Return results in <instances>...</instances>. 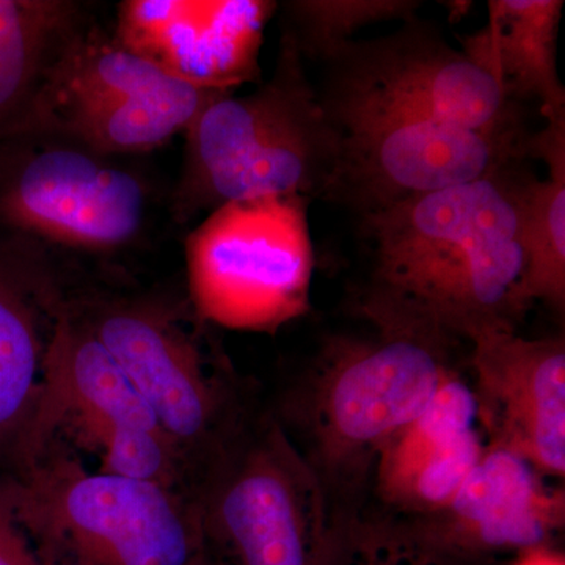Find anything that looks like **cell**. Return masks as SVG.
I'll return each instance as SVG.
<instances>
[{
    "mask_svg": "<svg viewBox=\"0 0 565 565\" xmlns=\"http://www.w3.org/2000/svg\"><path fill=\"white\" fill-rule=\"evenodd\" d=\"M66 300L50 247L13 232L0 236V465L10 470L39 407Z\"/></svg>",
    "mask_w": 565,
    "mask_h": 565,
    "instance_id": "obj_15",
    "label": "cell"
},
{
    "mask_svg": "<svg viewBox=\"0 0 565 565\" xmlns=\"http://www.w3.org/2000/svg\"><path fill=\"white\" fill-rule=\"evenodd\" d=\"M221 565H322L332 539L321 479L277 416L245 422L192 484Z\"/></svg>",
    "mask_w": 565,
    "mask_h": 565,
    "instance_id": "obj_6",
    "label": "cell"
},
{
    "mask_svg": "<svg viewBox=\"0 0 565 565\" xmlns=\"http://www.w3.org/2000/svg\"><path fill=\"white\" fill-rule=\"evenodd\" d=\"M512 565H565V557L553 546H542V548L516 556V561Z\"/></svg>",
    "mask_w": 565,
    "mask_h": 565,
    "instance_id": "obj_25",
    "label": "cell"
},
{
    "mask_svg": "<svg viewBox=\"0 0 565 565\" xmlns=\"http://www.w3.org/2000/svg\"><path fill=\"white\" fill-rule=\"evenodd\" d=\"M0 565H61L22 522L0 475Z\"/></svg>",
    "mask_w": 565,
    "mask_h": 565,
    "instance_id": "obj_24",
    "label": "cell"
},
{
    "mask_svg": "<svg viewBox=\"0 0 565 565\" xmlns=\"http://www.w3.org/2000/svg\"><path fill=\"white\" fill-rule=\"evenodd\" d=\"M228 93L180 81L166 90L125 96L68 111L52 120L43 131L62 134L110 158L150 151L177 134L188 131L211 103Z\"/></svg>",
    "mask_w": 565,
    "mask_h": 565,
    "instance_id": "obj_19",
    "label": "cell"
},
{
    "mask_svg": "<svg viewBox=\"0 0 565 565\" xmlns=\"http://www.w3.org/2000/svg\"><path fill=\"white\" fill-rule=\"evenodd\" d=\"M341 154L323 199L360 215L489 177L526 158V134H486L362 99L322 98Z\"/></svg>",
    "mask_w": 565,
    "mask_h": 565,
    "instance_id": "obj_8",
    "label": "cell"
},
{
    "mask_svg": "<svg viewBox=\"0 0 565 565\" xmlns=\"http://www.w3.org/2000/svg\"><path fill=\"white\" fill-rule=\"evenodd\" d=\"M102 473L192 492L191 465L162 430L122 427L104 440Z\"/></svg>",
    "mask_w": 565,
    "mask_h": 565,
    "instance_id": "obj_23",
    "label": "cell"
},
{
    "mask_svg": "<svg viewBox=\"0 0 565 565\" xmlns=\"http://www.w3.org/2000/svg\"><path fill=\"white\" fill-rule=\"evenodd\" d=\"M515 162L481 180L362 215L373 252L362 311L373 326L455 344L515 332L530 310L522 294L526 178Z\"/></svg>",
    "mask_w": 565,
    "mask_h": 565,
    "instance_id": "obj_1",
    "label": "cell"
},
{
    "mask_svg": "<svg viewBox=\"0 0 565 565\" xmlns=\"http://www.w3.org/2000/svg\"><path fill=\"white\" fill-rule=\"evenodd\" d=\"M93 22L74 0H0V140L35 129L52 71Z\"/></svg>",
    "mask_w": 565,
    "mask_h": 565,
    "instance_id": "obj_18",
    "label": "cell"
},
{
    "mask_svg": "<svg viewBox=\"0 0 565 565\" xmlns=\"http://www.w3.org/2000/svg\"><path fill=\"white\" fill-rule=\"evenodd\" d=\"M184 248L189 303L203 322L275 334L310 311L308 199L222 204L188 234Z\"/></svg>",
    "mask_w": 565,
    "mask_h": 565,
    "instance_id": "obj_7",
    "label": "cell"
},
{
    "mask_svg": "<svg viewBox=\"0 0 565 565\" xmlns=\"http://www.w3.org/2000/svg\"><path fill=\"white\" fill-rule=\"evenodd\" d=\"M487 445L478 394L455 367L379 452L371 487L386 515L404 522L433 515L451 501Z\"/></svg>",
    "mask_w": 565,
    "mask_h": 565,
    "instance_id": "obj_14",
    "label": "cell"
},
{
    "mask_svg": "<svg viewBox=\"0 0 565 565\" xmlns=\"http://www.w3.org/2000/svg\"><path fill=\"white\" fill-rule=\"evenodd\" d=\"M322 98L392 104L486 134H523L520 104L418 18L392 35L355 40L326 62Z\"/></svg>",
    "mask_w": 565,
    "mask_h": 565,
    "instance_id": "obj_10",
    "label": "cell"
},
{
    "mask_svg": "<svg viewBox=\"0 0 565 565\" xmlns=\"http://www.w3.org/2000/svg\"><path fill=\"white\" fill-rule=\"evenodd\" d=\"M150 189L139 173L62 134L0 140V221L43 245L110 253L139 239Z\"/></svg>",
    "mask_w": 565,
    "mask_h": 565,
    "instance_id": "obj_9",
    "label": "cell"
},
{
    "mask_svg": "<svg viewBox=\"0 0 565 565\" xmlns=\"http://www.w3.org/2000/svg\"><path fill=\"white\" fill-rule=\"evenodd\" d=\"M475 392L490 444L519 452L553 481L565 476V343L492 332L471 341Z\"/></svg>",
    "mask_w": 565,
    "mask_h": 565,
    "instance_id": "obj_13",
    "label": "cell"
},
{
    "mask_svg": "<svg viewBox=\"0 0 565 565\" xmlns=\"http://www.w3.org/2000/svg\"><path fill=\"white\" fill-rule=\"evenodd\" d=\"M68 302L131 379L195 479L247 422L230 364L204 341L206 322L189 300L95 291Z\"/></svg>",
    "mask_w": 565,
    "mask_h": 565,
    "instance_id": "obj_5",
    "label": "cell"
},
{
    "mask_svg": "<svg viewBox=\"0 0 565 565\" xmlns=\"http://www.w3.org/2000/svg\"><path fill=\"white\" fill-rule=\"evenodd\" d=\"M322 565H455L392 515L360 514L333 527Z\"/></svg>",
    "mask_w": 565,
    "mask_h": 565,
    "instance_id": "obj_22",
    "label": "cell"
},
{
    "mask_svg": "<svg viewBox=\"0 0 565 565\" xmlns=\"http://www.w3.org/2000/svg\"><path fill=\"white\" fill-rule=\"evenodd\" d=\"M552 482L519 452L489 441L445 508L401 522L452 561L520 556L553 546V539L563 531L564 487Z\"/></svg>",
    "mask_w": 565,
    "mask_h": 565,
    "instance_id": "obj_12",
    "label": "cell"
},
{
    "mask_svg": "<svg viewBox=\"0 0 565 565\" xmlns=\"http://www.w3.org/2000/svg\"><path fill=\"white\" fill-rule=\"evenodd\" d=\"M24 525L61 565H214L188 490L88 471L52 440L3 475Z\"/></svg>",
    "mask_w": 565,
    "mask_h": 565,
    "instance_id": "obj_4",
    "label": "cell"
},
{
    "mask_svg": "<svg viewBox=\"0 0 565 565\" xmlns=\"http://www.w3.org/2000/svg\"><path fill=\"white\" fill-rule=\"evenodd\" d=\"M269 0H126L114 39L173 79L233 93L259 79Z\"/></svg>",
    "mask_w": 565,
    "mask_h": 565,
    "instance_id": "obj_11",
    "label": "cell"
},
{
    "mask_svg": "<svg viewBox=\"0 0 565 565\" xmlns=\"http://www.w3.org/2000/svg\"><path fill=\"white\" fill-rule=\"evenodd\" d=\"M92 424L162 430L131 379L66 300L44 363L39 407L10 473L35 460L66 426Z\"/></svg>",
    "mask_w": 565,
    "mask_h": 565,
    "instance_id": "obj_16",
    "label": "cell"
},
{
    "mask_svg": "<svg viewBox=\"0 0 565 565\" xmlns=\"http://www.w3.org/2000/svg\"><path fill=\"white\" fill-rule=\"evenodd\" d=\"M418 0H292L281 9V35L303 61L326 63L367 25L416 17Z\"/></svg>",
    "mask_w": 565,
    "mask_h": 565,
    "instance_id": "obj_21",
    "label": "cell"
},
{
    "mask_svg": "<svg viewBox=\"0 0 565 565\" xmlns=\"http://www.w3.org/2000/svg\"><path fill=\"white\" fill-rule=\"evenodd\" d=\"M563 0H490L489 22L459 36L462 52L512 103L539 102L545 118L565 111L557 70Z\"/></svg>",
    "mask_w": 565,
    "mask_h": 565,
    "instance_id": "obj_17",
    "label": "cell"
},
{
    "mask_svg": "<svg viewBox=\"0 0 565 565\" xmlns=\"http://www.w3.org/2000/svg\"><path fill=\"white\" fill-rule=\"evenodd\" d=\"M174 222L256 196L323 199L341 154L340 129L308 79L305 61L281 35L273 77L250 95H223L189 126Z\"/></svg>",
    "mask_w": 565,
    "mask_h": 565,
    "instance_id": "obj_3",
    "label": "cell"
},
{
    "mask_svg": "<svg viewBox=\"0 0 565 565\" xmlns=\"http://www.w3.org/2000/svg\"><path fill=\"white\" fill-rule=\"evenodd\" d=\"M542 131L527 136L525 156L542 159L546 180L526 178L523 184L522 228L525 275L522 294L527 307L565 308V111L545 118Z\"/></svg>",
    "mask_w": 565,
    "mask_h": 565,
    "instance_id": "obj_20",
    "label": "cell"
},
{
    "mask_svg": "<svg viewBox=\"0 0 565 565\" xmlns=\"http://www.w3.org/2000/svg\"><path fill=\"white\" fill-rule=\"evenodd\" d=\"M371 337L330 338L278 418L321 479L337 527L360 514L375 459L455 370L441 338L374 326Z\"/></svg>",
    "mask_w": 565,
    "mask_h": 565,
    "instance_id": "obj_2",
    "label": "cell"
},
{
    "mask_svg": "<svg viewBox=\"0 0 565 565\" xmlns=\"http://www.w3.org/2000/svg\"><path fill=\"white\" fill-rule=\"evenodd\" d=\"M214 565H221V564L214 563Z\"/></svg>",
    "mask_w": 565,
    "mask_h": 565,
    "instance_id": "obj_26",
    "label": "cell"
}]
</instances>
